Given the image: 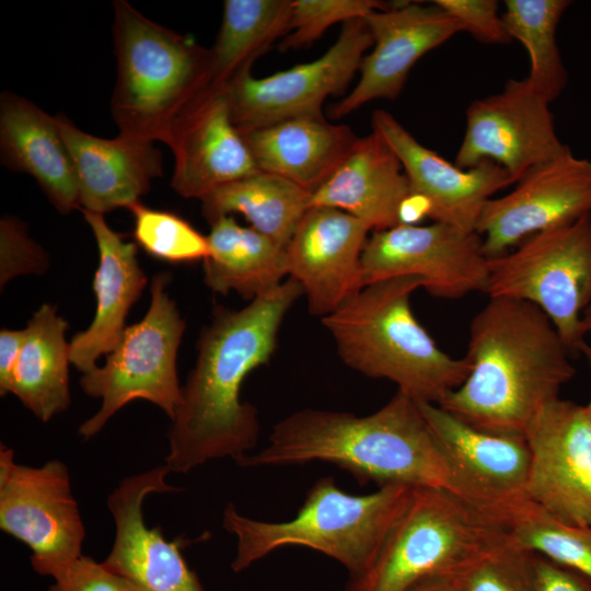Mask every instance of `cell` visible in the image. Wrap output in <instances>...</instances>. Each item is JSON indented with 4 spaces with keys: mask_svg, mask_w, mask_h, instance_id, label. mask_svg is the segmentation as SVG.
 Segmentation results:
<instances>
[{
    "mask_svg": "<svg viewBox=\"0 0 591 591\" xmlns=\"http://www.w3.org/2000/svg\"><path fill=\"white\" fill-rule=\"evenodd\" d=\"M510 541L506 522L444 488L416 487L373 560L344 591H406L434 573L457 572Z\"/></svg>",
    "mask_w": 591,
    "mask_h": 591,
    "instance_id": "obj_7",
    "label": "cell"
},
{
    "mask_svg": "<svg viewBox=\"0 0 591 591\" xmlns=\"http://www.w3.org/2000/svg\"><path fill=\"white\" fill-rule=\"evenodd\" d=\"M369 231L339 209L305 212L285 251L287 275L301 285L311 314L322 318L363 288L361 255Z\"/></svg>",
    "mask_w": 591,
    "mask_h": 591,
    "instance_id": "obj_18",
    "label": "cell"
},
{
    "mask_svg": "<svg viewBox=\"0 0 591 591\" xmlns=\"http://www.w3.org/2000/svg\"><path fill=\"white\" fill-rule=\"evenodd\" d=\"M54 580L48 591H141L103 561L83 554Z\"/></svg>",
    "mask_w": 591,
    "mask_h": 591,
    "instance_id": "obj_38",
    "label": "cell"
},
{
    "mask_svg": "<svg viewBox=\"0 0 591 591\" xmlns=\"http://www.w3.org/2000/svg\"><path fill=\"white\" fill-rule=\"evenodd\" d=\"M581 354L584 355V357L587 358L590 367H591V346H589L588 344H584V346L582 347L581 349Z\"/></svg>",
    "mask_w": 591,
    "mask_h": 591,
    "instance_id": "obj_44",
    "label": "cell"
},
{
    "mask_svg": "<svg viewBox=\"0 0 591 591\" xmlns=\"http://www.w3.org/2000/svg\"><path fill=\"white\" fill-rule=\"evenodd\" d=\"M510 542L591 580V526L568 524L525 499L506 517Z\"/></svg>",
    "mask_w": 591,
    "mask_h": 591,
    "instance_id": "obj_32",
    "label": "cell"
},
{
    "mask_svg": "<svg viewBox=\"0 0 591 591\" xmlns=\"http://www.w3.org/2000/svg\"><path fill=\"white\" fill-rule=\"evenodd\" d=\"M56 118L74 165L82 210L104 215L128 209L163 174L162 153L153 141L123 134L100 138L63 114Z\"/></svg>",
    "mask_w": 591,
    "mask_h": 591,
    "instance_id": "obj_22",
    "label": "cell"
},
{
    "mask_svg": "<svg viewBox=\"0 0 591 591\" xmlns=\"http://www.w3.org/2000/svg\"><path fill=\"white\" fill-rule=\"evenodd\" d=\"M580 329L583 336L591 332V302L583 311V314L581 316Z\"/></svg>",
    "mask_w": 591,
    "mask_h": 591,
    "instance_id": "obj_43",
    "label": "cell"
},
{
    "mask_svg": "<svg viewBox=\"0 0 591 591\" xmlns=\"http://www.w3.org/2000/svg\"><path fill=\"white\" fill-rule=\"evenodd\" d=\"M363 287L393 277L416 276L431 296L457 299L486 293L488 257L477 232L433 222L373 232L361 255Z\"/></svg>",
    "mask_w": 591,
    "mask_h": 591,
    "instance_id": "obj_12",
    "label": "cell"
},
{
    "mask_svg": "<svg viewBox=\"0 0 591 591\" xmlns=\"http://www.w3.org/2000/svg\"><path fill=\"white\" fill-rule=\"evenodd\" d=\"M454 573L462 591H537L533 553L510 541Z\"/></svg>",
    "mask_w": 591,
    "mask_h": 591,
    "instance_id": "obj_34",
    "label": "cell"
},
{
    "mask_svg": "<svg viewBox=\"0 0 591 591\" xmlns=\"http://www.w3.org/2000/svg\"><path fill=\"white\" fill-rule=\"evenodd\" d=\"M290 0H225L210 50L212 84L225 86L291 32Z\"/></svg>",
    "mask_w": 591,
    "mask_h": 591,
    "instance_id": "obj_30",
    "label": "cell"
},
{
    "mask_svg": "<svg viewBox=\"0 0 591 591\" xmlns=\"http://www.w3.org/2000/svg\"><path fill=\"white\" fill-rule=\"evenodd\" d=\"M0 529L32 551L31 565L54 579L81 555L85 530L65 463L18 464L0 447Z\"/></svg>",
    "mask_w": 591,
    "mask_h": 591,
    "instance_id": "obj_10",
    "label": "cell"
},
{
    "mask_svg": "<svg viewBox=\"0 0 591 591\" xmlns=\"http://www.w3.org/2000/svg\"><path fill=\"white\" fill-rule=\"evenodd\" d=\"M164 465L123 479L107 498L115 522V538L103 561L141 591H205L187 565L182 540L167 541L159 526L149 528L143 518L146 497L179 489L165 482Z\"/></svg>",
    "mask_w": 591,
    "mask_h": 591,
    "instance_id": "obj_17",
    "label": "cell"
},
{
    "mask_svg": "<svg viewBox=\"0 0 591 591\" xmlns=\"http://www.w3.org/2000/svg\"><path fill=\"white\" fill-rule=\"evenodd\" d=\"M311 195L283 177L259 171L201 199V212L209 224L241 213L253 229L286 247L310 208Z\"/></svg>",
    "mask_w": 591,
    "mask_h": 591,
    "instance_id": "obj_29",
    "label": "cell"
},
{
    "mask_svg": "<svg viewBox=\"0 0 591 591\" xmlns=\"http://www.w3.org/2000/svg\"><path fill=\"white\" fill-rule=\"evenodd\" d=\"M25 338L24 329L0 331V394L11 393L15 367Z\"/></svg>",
    "mask_w": 591,
    "mask_h": 591,
    "instance_id": "obj_40",
    "label": "cell"
},
{
    "mask_svg": "<svg viewBox=\"0 0 591 591\" xmlns=\"http://www.w3.org/2000/svg\"><path fill=\"white\" fill-rule=\"evenodd\" d=\"M486 293L536 305L569 352H581V316L591 302V215L532 234L514 251L488 258Z\"/></svg>",
    "mask_w": 591,
    "mask_h": 591,
    "instance_id": "obj_9",
    "label": "cell"
},
{
    "mask_svg": "<svg viewBox=\"0 0 591 591\" xmlns=\"http://www.w3.org/2000/svg\"><path fill=\"white\" fill-rule=\"evenodd\" d=\"M390 4L376 0H296L292 1L291 32L279 48L299 49L312 44L332 25L364 19Z\"/></svg>",
    "mask_w": 591,
    "mask_h": 591,
    "instance_id": "obj_35",
    "label": "cell"
},
{
    "mask_svg": "<svg viewBox=\"0 0 591 591\" xmlns=\"http://www.w3.org/2000/svg\"><path fill=\"white\" fill-rule=\"evenodd\" d=\"M431 3L399 2L364 18L373 39L372 51L360 63L355 89L332 106L333 118L376 99H397L413 66L463 31L455 19Z\"/></svg>",
    "mask_w": 591,
    "mask_h": 591,
    "instance_id": "obj_19",
    "label": "cell"
},
{
    "mask_svg": "<svg viewBox=\"0 0 591 591\" xmlns=\"http://www.w3.org/2000/svg\"><path fill=\"white\" fill-rule=\"evenodd\" d=\"M376 132L398 158L409 189L426 197L433 222L476 232L485 204L500 189L512 185L510 175L494 162L461 169L426 148L389 112L372 114Z\"/></svg>",
    "mask_w": 591,
    "mask_h": 591,
    "instance_id": "obj_21",
    "label": "cell"
},
{
    "mask_svg": "<svg viewBox=\"0 0 591 591\" xmlns=\"http://www.w3.org/2000/svg\"><path fill=\"white\" fill-rule=\"evenodd\" d=\"M0 151L2 163L31 175L60 213L81 207L74 165L56 116L23 96L2 92Z\"/></svg>",
    "mask_w": 591,
    "mask_h": 591,
    "instance_id": "obj_24",
    "label": "cell"
},
{
    "mask_svg": "<svg viewBox=\"0 0 591 591\" xmlns=\"http://www.w3.org/2000/svg\"><path fill=\"white\" fill-rule=\"evenodd\" d=\"M334 464L359 483L403 485L450 491V476L417 402L397 393L380 409L357 416L305 408L279 420L268 443L237 464L245 467Z\"/></svg>",
    "mask_w": 591,
    "mask_h": 591,
    "instance_id": "obj_3",
    "label": "cell"
},
{
    "mask_svg": "<svg viewBox=\"0 0 591 591\" xmlns=\"http://www.w3.org/2000/svg\"><path fill=\"white\" fill-rule=\"evenodd\" d=\"M412 489L386 485L368 495H350L333 477H322L297 514L283 522L245 517L229 503L222 525L237 542L231 569L241 572L283 546H304L340 563L349 577L359 575L373 560Z\"/></svg>",
    "mask_w": 591,
    "mask_h": 591,
    "instance_id": "obj_6",
    "label": "cell"
},
{
    "mask_svg": "<svg viewBox=\"0 0 591 591\" xmlns=\"http://www.w3.org/2000/svg\"><path fill=\"white\" fill-rule=\"evenodd\" d=\"M465 381L439 406L494 433L520 434L575 375L570 352L536 305L489 298L470 325Z\"/></svg>",
    "mask_w": 591,
    "mask_h": 591,
    "instance_id": "obj_2",
    "label": "cell"
},
{
    "mask_svg": "<svg viewBox=\"0 0 591 591\" xmlns=\"http://www.w3.org/2000/svg\"><path fill=\"white\" fill-rule=\"evenodd\" d=\"M49 259L19 219L4 216L0 221V286L20 275L43 274Z\"/></svg>",
    "mask_w": 591,
    "mask_h": 591,
    "instance_id": "obj_36",
    "label": "cell"
},
{
    "mask_svg": "<svg viewBox=\"0 0 591 591\" xmlns=\"http://www.w3.org/2000/svg\"><path fill=\"white\" fill-rule=\"evenodd\" d=\"M526 498L561 522L591 526V418L557 398L529 424Z\"/></svg>",
    "mask_w": 591,
    "mask_h": 591,
    "instance_id": "obj_15",
    "label": "cell"
},
{
    "mask_svg": "<svg viewBox=\"0 0 591 591\" xmlns=\"http://www.w3.org/2000/svg\"><path fill=\"white\" fill-rule=\"evenodd\" d=\"M424 288L416 276H398L363 287L321 318L346 366L395 383L415 401L439 405L470 373L466 357L442 351L415 317L410 298Z\"/></svg>",
    "mask_w": 591,
    "mask_h": 591,
    "instance_id": "obj_4",
    "label": "cell"
},
{
    "mask_svg": "<svg viewBox=\"0 0 591 591\" xmlns=\"http://www.w3.org/2000/svg\"><path fill=\"white\" fill-rule=\"evenodd\" d=\"M591 215V160L564 154L531 170L508 194L490 198L476 232L488 258L537 232Z\"/></svg>",
    "mask_w": 591,
    "mask_h": 591,
    "instance_id": "obj_16",
    "label": "cell"
},
{
    "mask_svg": "<svg viewBox=\"0 0 591 591\" xmlns=\"http://www.w3.org/2000/svg\"><path fill=\"white\" fill-rule=\"evenodd\" d=\"M134 217V237L151 257L171 263L204 260L209 254L207 236L181 216L152 209L140 201L129 208Z\"/></svg>",
    "mask_w": 591,
    "mask_h": 591,
    "instance_id": "obj_33",
    "label": "cell"
},
{
    "mask_svg": "<svg viewBox=\"0 0 591 591\" xmlns=\"http://www.w3.org/2000/svg\"><path fill=\"white\" fill-rule=\"evenodd\" d=\"M406 591H462V589L454 572H441L418 580Z\"/></svg>",
    "mask_w": 591,
    "mask_h": 591,
    "instance_id": "obj_42",
    "label": "cell"
},
{
    "mask_svg": "<svg viewBox=\"0 0 591 591\" xmlns=\"http://www.w3.org/2000/svg\"><path fill=\"white\" fill-rule=\"evenodd\" d=\"M113 9V120L119 134L166 144L179 115L212 84L210 50L125 0Z\"/></svg>",
    "mask_w": 591,
    "mask_h": 591,
    "instance_id": "obj_5",
    "label": "cell"
},
{
    "mask_svg": "<svg viewBox=\"0 0 591 591\" xmlns=\"http://www.w3.org/2000/svg\"><path fill=\"white\" fill-rule=\"evenodd\" d=\"M170 280L167 273L153 277L146 315L126 327L102 367L81 375L82 391L102 399L100 409L80 426L82 438L94 437L116 412L135 399L153 403L171 420L174 418L182 402L176 358L185 321L166 291Z\"/></svg>",
    "mask_w": 591,
    "mask_h": 591,
    "instance_id": "obj_8",
    "label": "cell"
},
{
    "mask_svg": "<svg viewBox=\"0 0 591 591\" xmlns=\"http://www.w3.org/2000/svg\"><path fill=\"white\" fill-rule=\"evenodd\" d=\"M431 213L430 201L422 195L409 193L398 208V223L403 225H417Z\"/></svg>",
    "mask_w": 591,
    "mask_h": 591,
    "instance_id": "obj_41",
    "label": "cell"
},
{
    "mask_svg": "<svg viewBox=\"0 0 591 591\" xmlns=\"http://www.w3.org/2000/svg\"><path fill=\"white\" fill-rule=\"evenodd\" d=\"M570 148L555 130L549 103L525 80L509 79L502 91L473 101L466 109V128L454 164L472 169L494 162L513 184L534 167Z\"/></svg>",
    "mask_w": 591,
    "mask_h": 591,
    "instance_id": "obj_13",
    "label": "cell"
},
{
    "mask_svg": "<svg viewBox=\"0 0 591 591\" xmlns=\"http://www.w3.org/2000/svg\"><path fill=\"white\" fill-rule=\"evenodd\" d=\"M292 278L240 310L218 306L197 344L169 431L165 465L186 473L208 461L247 455L259 436L258 412L240 397L245 378L273 357L280 325L302 296Z\"/></svg>",
    "mask_w": 591,
    "mask_h": 591,
    "instance_id": "obj_1",
    "label": "cell"
},
{
    "mask_svg": "<svg viewBox=\"0 0 591 591\" xmlns=\"http://www.w3.org/2000/svg\"><path fill=\"white\" fill-rule=\"evenodd\" d=\"M99 250L93 278L96 309L90 326L70 343V362L82 374L96 367L100 356L109 354L126 329V318L147 286L135 242H127L106 222L104 215L82 210Z\"/></svg>",
    "mask_w": 591,
    "mask_h": 591,
    "instance_id": "obj_23",
    "label": "cell"
},
{
    "mask_svg": "<svg viewBox=\"0 0 591 591\" xmlns=\"http://www.w3.org/2000/svg\"><path fill=\"white\" fill-rule=\"evenodd\" d=\"M568 0H507L501 14L510 36L530 58L528 83L549 104L564 91L568 74L556 42V28Z\"/></svg>",
    "mask_w": 591,
    "mask_h": 591,
    "instance_id": "obj_31",
    "label": "cell"
},
{
    "mask_svg": "<svg viewBox=\"0 0 591 591\" xmlns=\"http://www.w3.org/2000/svg\"><path fill=\"white\" fill-rule=\"evenodd\" d=\"M174 154L172 188L204 199L218 188L259 172L234 126L223 86L211 84L174 123L167 143Z\"/></svg>",
    "mask_w": 591,
    "mask_h": 591,
    "instance_id": "obj_20",
    "label": "cell"
},
{
    "mask_svg": "<svg viewBox=\"0 0 591 591\" xmlns=\"http://www.w3.org/2000/svg\"><path fill=\"white\" fill-rule=\"evenodd\" d=\"M410 193L403 166L374 131L359 137L333 175L311 195V207L345 211L379 232L398 225V208Z\"/></svg>",
    "mask_w": 591,
    "mask_h": 591,
    "instance_id": "obj_25",
    "label": "cell"
},
{
    "mask_svg": "<svg viewBox=\"0 0 591 591\" xmlns=\"http://www.w3.org/2000/svg\"><path fill=\"white\" fill-rule=\"evenodd\" d=\"M586 406L588 408V412H589V415H590V418H591V398H590L589 403Z\"/></svg>",
    "mask_w": 591,
    "mask_h": 591,
    "instance_id": "obj_45",
    "label": "cell"
},
{
    "mask_svg": "<svg viewBox=\"0 0 591 591\" xmlns=\"http://www.w3.org/2000/svg\"><path fill=\"white\" fill-rule=\"evenodd\" d=\"M533 570L537 591H591L589 578L534 553Z\"/></svg>",
    "mask_w": 591,
    "mask_h": 591,
    "instance_id": "obj_39",
    "label": "cell"
},
{
    "mask_svg": "<svg viewBox=\"0 0 591 591\" xmlns=\"http://www.w3.org/2000/svg\"><path fill=\"white\" fill-rule=\"evenodd\" d=\"M259 171L313 194L346 159L358 136L322 116H301L240 132Z\"/></svg>",
    "mask_w": 591,
    "mask_h": 591,
    "instance_id": "obj_26",
    "label": "cell"
},
{
    "mask_svg": "<svg viewBox=\"0 0 591 591\" xmlns=\"http://www.w3.org/2000/svg\"><path fill=\"white\" fill-rule=\"evenodd\" d=\"M210 225L209 254L202 262L205 283L213 292L233 290L252 301L283 282L286 247L252 227L240 225L232 216Z\"/></svg>",
    "mask_w": 591,
    "mask_h": 591,
    "instance_id": "obj_27",
    "label": "cell"
},
{
    "mask_svg": "<svg viewBox=\"0 0 591 591\" xmlns=\"http://www.w3.org/2000/svg\"><path fill=\"white\" fill-rule=\"evenodd\" d=\"M373 39L364 19L343 24L337 40L317 59L264 78L251 71L224 88L231 119L247 131L289 118L322 116L329 95H341Z\"/></svg>",
    "mask_w": 591,
    "mask_h": 591,
    "instance_id": "obj_11",
    "label": "cell"
},
{
    "mask_svg": "<svg viewBox=\"0 0 591 591\" xmlns=\"http://www.w3.org/2000/svg\"><path fill=\"white\" fill-rule=\"evenodd\" d=\"M434 4L455 19L462 30L486 44L511 40L496 0H434Z\"/></svg>",
    "mask_w": 591,
    "mask_h": 591,
    "instance_id": "obj_37",
    "label": "cell"
},
{
    "mask_svg": "<svg viewBox=\"0 0 591 591\" xmlns=\"http://www.w3.org/2000/svg\"><path fill=\"white\" fill-rule=\"evenodd\" d=\"M68 327V322L48 303L42 304L25 327L11 393L42 421L70 405Z\"/></svg>",
    "mask_w": 591,
    "mask_h": 591,
    "instance_id": "obj_28",
    "label": "cell"
},
{
    "mask_svg": "<svg viewBox=\"0 0 591 591\" xmlns=\"http://www.w3.org/2000/svg\"><path fill=\"white\" fill-rule=\"evenodd\" d=\"M450 476V491L505 521L526 498L530 449L524 436L472 427L439 405L416 401Z\"/></svg>",
    "mask_w": 591,
    "mask_h": 591,
    "instance_id": "obj_14",
    "label": "cell"
}]
</instances>
